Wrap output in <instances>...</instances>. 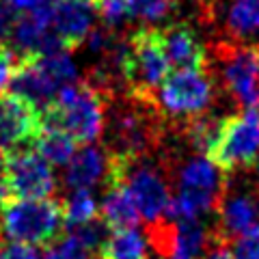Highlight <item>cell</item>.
Returning <instances> with one entry per match:
<instances>
[{"label": "cell", "mask_w": 259, "mask_h": 259, "mask_svg": "<svg viewBox=\"0 0 259 259\" xmlns=\"http://www.w3.org/2000/svg\"><path fill=\"white\" fill-rule=\"evenodd\" d=\"M18 59L20 52L9 41H0V93H5V89L11 84Z\"/></svg>", "instance_id": "obj_21"}, {"label": "cell", "mask_w": 259, "mask_h": 259, "mask_svg": "<svg viewBox=\"0 0 259 259\" xmlns=\"http://www.w3.org/2000/svg\"><path fill=\"white\" fill-rule=\"evenodd\" d=\"M97 259H147V242L136 229L112 231Z\"/></svg>", "instance_id": "obj_14"}, {"label": "cell", "mask_w": 259, "mask_h": 259, "mask_svg": "<svg viewBox=\"0 0 259 259\" xmlns=\"http://www.w3.org/2000/svg\"><path fill=\"white\" fill-rule=\"evenodd\" d=\"M63 212L67 227H74L100 218V205L91 190H71L69 197L63 201Z\"/></svg>", "instance_id": "obj_16"}, {"label": "cell", "mask_w": 259, "mask_h": 259, "mask_svg": "<svg viewBox=\"0 0 259 259\" xmlns=\"http://www.w3.org/2000/svg\"><path fill=\"white\" fill-rule=\"evenodd\" d=\"M108 175V153L104 147H93V145H84L71 162L65 166V186L71 190H89L102 180L106 182Z\"/></svg>", "instance_id": "obj_12"}, {"label": "cell", "mask_w": 259, "mask_h": 259, "mask_svg": "<svg viewBox=\"0 0 259 259\" xmlns=\"http://www.w3.org/2000/svg\"><path fill=\"white\" fill-rule=\"evenodd\" d=\"M7 175L9 194L15 199H50L56 190L52 164L30 147L7 153Z\"/></svg>", "instance_id": "obj_8"}, {"label": "cell", "mask_w": 259, "mask_h": 259, "mask_svg": "<svg viewBox=\"0 0 259 259\" xmlns=\"http://www.w3.org/2000/svg\"><path fill=\"white\" fill-rule=\"evenodd\" d=\"M207 69L236 106L246 110L259 104V44L216 39L207 48Z\"/></svg>", "instance_id": "obj_1"}, {"label": "cell", "mask_w": 259, "mask_h": 259, "mask_svg": "<svg viewBox=\"0 0 259 259\" xmlns=\"http://www.w3.org/2000/svg\"><path fill=\"white\" fill-rule=\"evenodd\" d=\"M76 145L78 143L71 136L54 127H44L35 141L37 151L54 166H67L76 156Z\"/></svg>", "instance_id": "obj_15"}, {"label": "cell", "mask_w": 259, "mask_h": 259, "mask_svg": "<svg viewBox=\"0 0 259 259\" xmlns=\"http://www.w3.org/2000/svg\"><path fill=\"white\" fill-rule=\"evenodd\" d=\"M9 175H7V153L0 151V203L9 199Z\"/></svg>", "instance_id": "obj_24"}, {"label": "cell", "mask_w": 259, "mask_h": 259, "mask_svg": "<svg viewBox=\"0 0 259 259\" xmlns=\"http://www.w3.org/2000/svg\"><path fill=\"white\" fill-rule=\"evenodd\" d=\"M158 37L173 71L207 69V46H203L199 35L186 22L158 28Z\"/></svg>", "instance_id": "obj_11"}, {"label": "cell", "mask_w": 259, "mask_h": 259, "mask_svg": "<svg viewBox=\"0 0 259 259\" xmlns=\"http://www.w3.org/2000/svg\"><path fill=\"white\" fill-rule=\"evenodd\" d=\"M182 0H127V20L143 22V26L162 22L180 9Z\"/></svg>", "instance_id": "obj_17"}, {"label": "cell", "mask_w": 259, "mask_h": 259, "mask_svg": "<svg viewBox=\"0 0 259 259\" xmlns=\"http://www.w3.org/2000/svg\"><path fill=\"white\" fill-rule=\"evenodd\" d=\"M0 259H41L39 253L28 244L0 238Z\"/></svg>", "instance_id": "obj_23"}, {"label": "cell", "mask_w": 259, "mask_h": 259, "mask_svg": "<svg viewBox=\"0 0 259 259\" xmlns=\"http://www.w3.org/2000/svg\"><path fill=\"white\" fill-rule=\"evenodd\" d=\"M95 0H52V28L69 52L84 46L95 28Z\"/></svg>", "instance_id": "obj_10"}, {"label": "cell", "mask_w": 259, "mask_h": 259, "mask_svg": "<svg viewBox=\"0 0 259 259\" xmlns=\"http://www.w3.org/2000/svg\"><path fill=\"white\" fill-rule=\"evenodd\" d=\"M233 259H259V225L231 244Z\"/></svg>", "instance_id": "obj_22"}, {"label": "cell", "mask_w": 259, "mask_h": 259, "mask_svg": "<svg viewBox=\"0 0 259 259\" xmlns=\"http://www.w3.org/2000/svg\"><path fill=\"white\" fill-rule=\"evenodd\" d=\"M259 225V182L233 180L227 175V186L216 207V223L212 225V236L221 244H233Z\"/></svg>", "instance_id": "obj_7"}, {"label": "cell", "mask_w": 259, "mask_h": 259, "mask_svg": "<svg viewBox=\"0 0 259 259\" xmlns=\"http://www.w3.org/2000/svg\"><path fill=\"white\" fill-rule=\"evenodd\" d=\"M207 158L223 173H246L259 158V110L246 108L225 117Z\"/></svg>", "instance_id": "obj_6"}, {"label": "cell", "mask_w": 259, "mask_h": 259, "mask_svg": "<svg viewBox=\"0 0 259 259\" xmlns=\"http://www.w3.org/2000/svg\"><path fill=\"white\" fill-rule=\"evenodd\" d=\"M44 127L61 130L76 143L91 145L104 136L106 100L82 78L80 82L61 89L54 102L41 112Z\"/></svg>", "instance_id": "obj_3"}, {"label": "cell", "mask_w": 259, "mask_h": 259, "mask_svg": "<svg viewBox=\"0 0 259 259\" xmlns=\"http://www.w3.org/2000/svg\"><path fill=\"white\" fill-rule=\"evenodd\" d=\"M168 59L162 50L158 28L139 26L127 32L125 80L127 93L141 100L158 102V89L168 76Z\"/></svg>", "instance_id": "obj_5"}, {"label": "cell", "mask_w": 259, "mask_h": 259, "mask_svg": "<svg viewBox=\"0 0 259 259\" xmlns=\"http://www.w3.org/2000/svg\"><path fill=\"white\" fill-rule=\"evenodd\" d=\"M112 229L100 218H93L89 223H82V225H74L67 229V236L78 242L80 246L84 250H89L91 255H100V248L106 244V240L110 238Z\"/></svg>", "instance_id": "obj_18"}, {"label": "cell", "mask_w": 259, "mask_h": 259, "mask_svg": "<svg viewBox=\"0 0 259 259\" xmlns=\"http://www.w3.org/2000/svg\"><path fill=\"white\" fill-rule=\"evenodd\" d=\"M44 259H95V255H91L89 250H84L78 242H74L69 236H65L61 242H56L54 246L48 248V253H46Z\"/></svg>", "instance_id": "obj_20"}, {"label": "cell", "mask_w": 259, "mask_h": 259, "mask_svg": "<svg viewBox=\"0 0 259 259\" xmlns=\"http://www.w3.org/2000/svg\"><path fill=\"white\" fill-rule=\"evenodd\" d=\"M44 130L41 112L15 93H0V151L28 147Z\"/></svg>", "instance_id": "obj_9"}, {"label": "cell", "mask_w": 259, "mask_h": 259, "mask_svg": "<svg viewBox=\"0 0 259 259\" xmlns=\"http://www.w3.org/2000/svg\"><path fill=\"white\" fill-rule=\"evenodd\" d=\"M95 5L102 24L115 30H123L127 20V0H95Z\"/></svg>", "instance_id": "obj_19"}, {"label": "cell", "mask_w": 259, "mask_h": 259, "mask_svg": "<svg viewBox=\"0 0 259 259\" xmlns=\"http://www.w3.org/2000/svg\"><path fill=\"white\" fill-rule=\"evenodd\" d=\"M5 3L9 5L13 11L26 13V11H32V9H37V7H41L44 3H48V0H5Z\"/></svg>", "instance_id": "obj_25"}, {"label": "cell", "mask_w": 259, "mask_h": 259, "mask_svg": "<svg viewBox=\"0 0 259 259\" xmlns=\"http://www.w3.org/2000/svg\"><path fill=\"white\" fill-rule=\"evenodd\" d=\"M218 97V87L209 69H180L171 71L158 91V106L175 130L188 121L209 112Z\"/></svg>", "instance_id": "obj_4"}, {"label": "cell", "mask_w": 259, "mask_h": 259, "mask_svg": "<svg viewBox=\"0 0 259 259\" xmlns=\"http://www.w3.org/2000/svg\"><path fill=\"white\" fill-rule=\"evenodd\" d=\"M100 216L112 231L136 229L141 221V209L123 182L106 186V194L100 205Z\"/></svg>", "instance_id": "obj_13"}, {"label": "cell", "mask_w": 259, "mask_h": 259, "mask_svg": "<svg viewBox=\"0 0 259 259\" xmlns=\"http://www.w3.org/2000/svg\"><path fill=\"white\" fill-rule=\"evenodd\" d=\"M67 236L63 203L52 199H7L0 203V238L50 248Z\"/></svg>", "instance_id": "obj_2"}]
</instances>
